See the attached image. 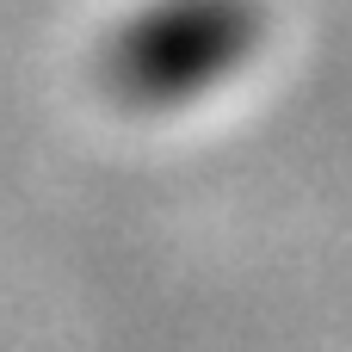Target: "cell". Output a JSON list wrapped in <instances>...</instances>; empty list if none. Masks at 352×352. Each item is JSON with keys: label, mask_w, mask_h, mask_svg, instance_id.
Here are the masks:
<instances>
[{"label": "cell", "mask_w": 352, "mask_h": 352, "mask_svg": "<svg viewBox=\"0 0 352 352\" xmlns=\"http://www.w3.org/2000/svg\"><path fill=\"white\" fill-rule=\"evenodd\" d=\"M260 37L254 0H155L111 37V74L130 99L198 93L229 74Z\"/></svg>", "instance_id": "obj_1"}]
</instances>
